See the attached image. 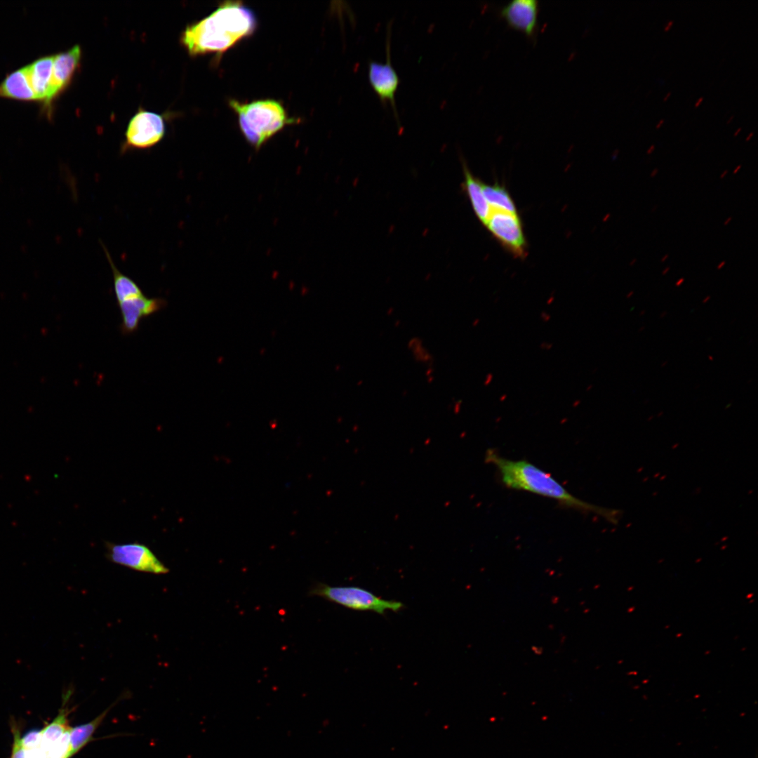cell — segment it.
Instances as JSON below:
<instances>
[{
	"label": "cell",
	"instance_id": "obj_1",
	"mask_svg": "<svg viewBox=\"0 0 758 758\" xmlns=\"http://www.w3.org/2000/svg\"><path fill=\"white\" fill-rule=\"evenodd\" d=\"M256 27L257 19L251 8L240 1H226L187 27L180 42L192 56L220 53L252 34Z\"/></svg>",
	"mask_w": 758,
	"mask_h": 758
},
{
	"label": "cell",
	"instance_id": "obj_2",
	"mask_svg": "<svg viewBox=\"0 0 758 758\" xmlns=\"http://www.w3.org/2000/svg\"><path fill=\"white\" fill-rule=\"evenodd\" d=\"M485 460L496 467L501 481L510 488L521 490L557 500L562 505L616 521L617 512L599 507L574 496L550 474L525 460H511L488 449Z\"/></svg>",
	"mask_w": 758,
	"mask_h": 758
},
{
	"label": "cell",
	"instance_id": "obj_3",
	"mask_svg": "<svg viewBox=\"0 0 758 758\" xmlns=\"http://www.w3.org/2000/svg\"><path fill=\"white\" fill-rule=\"evenodd\" d=\"M230 105L237 114L244 136L256 149L293 122L283 105L274 100H258L247 103L232 100Z\"/></svg>",
	"mask_w": 758,
	"mask_h": 758
},
{
	"label": "cell",
	"instance_id": "obj_4",
	"mask_svg": "<svg viewBox=\"0 0 758 758\" xmlns=\"http://www.w3.org/2000/svg\"><path fill=\"white\" fill-rule=\"evenodd\" d=\"M308 594L322 597L352 610L373 611L380 615H385L387 610L397 613L405 607L401 601L384 599L357 586H331L317 583L310 588Z\"/></svg>",
	"mask_w": 758,
	"mask_h": 758
},
{
	"label": "cell",
	"instance_id": "obj_5",
	"mask_svg": "<svg viewBox=\"0 0 758 758\" xmlns=\"http://www.w3.org/2000/svg\"><path fill=\"white\" fill-rule=\"evenodd\" d=\"M72 691L63 694L62 705L57 716L41 729V747L45 758H71L70 729L68 706Z\"/></svg>",
	"mask_w": 758,
	"mask_h": 758
},
{
	"label": "cell",
	"instance_id": "obj_6",
	"mask_svg": "<svg viewBox=\"0 0 758 758\" xmlns=\"http://www.w3.org/2000/svg\"><path fill=\"white\" fill-rule=\"evenodd\" d=\"M107 557L114 563L138 571L154 574H166L168 568L146 545L133 543L106 545Z\"/></svg>",
	"mask_w": 758,
	"mask_h": 758
},
{
	"label": "cell",
	"instance_id": "obj_7",
	"mask_svg": "<svg viewBox=\"0 0 758 758\" xmlns=\"http://www.w3.org/2000/svg\"><path fill=\"white\" fill-rule=\"evenodd\" d=\"M165 134L161 115L140 109L130 120L126 133L124 148L147 149L157 145Z\"/></svg>",
	"mask_w": 758,
	"mask_h": 758
},
{
	"label": "cell",
	"instance_id": "obj_8",
	"mask_svg": "<svg viewBox=\"0 0 758 758\" xmlns=\"http://www.w3.org/2000/svg\"><path fill=\"white\" fill-rule=\"evenodd\" d=\"M485 225L500 244L514 256L526 255V243L517 213L491 210Z\"/></svg>",
	"mask_w": 758,
	"mask_h": 758
},
{
	"label": "cell",
	"instance_id": "obj_9",
	"mask_svg": "<svg viewBox=\"0 0 758 758\" xmlns=\"http://www.w3.org/2000/svg\"><path fill=\"white\" fill-rule=\"evenodd\" d=\"M368 79L369 84L378 97L380 102L385 105L389 103L392 109L397 122L398 114L396 107L395 94L398 89L400 79L395 69L392 65L390 58V27L388 29L387 38L386 40V58L384 62L370 60L368 63Z\"/></svg>",
	"mask_w": 758,
	"mask_h": 758
},
{
	"label": "cell",
	"instance_id": "obj_10",
	"mask_svg": "<svg viewBox=\"0 0 758 758\" xmlns=\"http://www.w3.org/2000/svg\"><path fill=\"white\" fill-rule=\"evenodd\" d=\"M81 58V49L76 45L69 50L54 55L50 89L42 108L48 117L53 102L70 84L77 71Z\"/></svg>",
	"mask_w": 758,
	"mask_h": 758
},
{
	"label": "cell",
	"instance_id": "obj_11",
	"mask_svg": "<svg viewBox=\"0 0 758 758\" xmlns=\"http://www.w3.org/2000/svg\"><path fill=\"white\" fill-rule=\"evenodd\" d=\"M121 324L122 334L131 335L138 331L142 319L149 317L167 305V301L161 298H148L145 295L124 301L118 304Z\"/></svg>",
	"mask_w": 758,
	"mask_h": 758
},
{
	"label": "cell",
	"instance_id": "obj_12",
	"mask_svg": "<svg viewBox=\"0 0 758 758\" xmlns=\"http://www.w3.org/2000/svg\"><path fill=\"white\" fill-rule=\"evenodd\" d=\"M539 3L536 0H512L500 14L510 27L533 36L537 29Z\"/></svg>",
	"mask_w": 758,
	"mask_h": 758
},
{
	"label": "cell",
	"instance_id": "obj_13",
	"mask_svg": "<svg viewBox=\"0 0 758 758\" xmlns=\"http://www.w3.org/2000/svg\"><path fill=\"white\" fill-rule=\"evenodd\" d=\"M0 98L22 102H36L26 65L7 74L0 83Z\"/></svg>",
	"mask_w": 758,
	"mask_h": 758
},
{
	"label": "cell",
	"instance_id": "obj_14",
	"mask_svg": "<svg viewBox=\"0 0 758 758\" xmlns=\"http://www.w3.org/2000/svg\"><path fill=\"white\" fill-rule=\"evenodd\" d=\"M54 55L41 56L29 65L27 69L36 102L44 105L48 95Z\"/></svg>",
	"mask_w": 758,
	"mask_h": 758
},
{
	"label": "cell",
	"instance_id": "obj_15",
	"mask_svg": "<svg viewBox=\"0 0 758 758\" xmlns=\"http://www.w3.org/2000/svg\"><path fill=\"white\" fill-rule=\"evenodd\" d=\"M464 187L472 207L478 219L485 225L491 212L482 190V182L474 177L463 162Z\"/></svg>",
	"mask_w": 758,
	"mask_h": 758
},
{
	"label": "cell",
	"instance_id": "obj_16",
	"mask_svg": "<svg viewBox=\"0 0 758 758\" xmlns=\"http://www.w3.org/2000/svg\"><path fill=\"white\" fill-rule=\"evenodd\" d=\"M102 246L112 272L114 293L117 304L144 295L142 289L133 279L117 269L107 249L102 244Z\"/></svg>",
	"mask_w": 758,
	"mask_h": 758
},
{
	"label": "cell",
	"instance_id": "obj_17",
	"mask_svg": "<svg viewBox=\"0 0 758 758\" xmlns=\"http://www.w3.org/2000/svg\"><path fill=\"white\" fill-rule=\"evenodd\" d=\"M111 708L112 706L106 709L89 722L71 727L70 745L72 757L77 754L93 739V733Z\"/></svg>",
	"mask_w": 758,
	"mask_h": 758
},
{
	"label": "cell",
	"instance_id": "obj_18",
	"mask_svg": "<svg viewBox=\"0 0 758 758\" xmlns=\"http://www.w3.org/2000/svg\"><path fill=\"white\" fill-rule=\"evenodd\" d=\"M484 197L491 210H501L517 213L510 194L503 186L485 185L482 182Z\"/></svg>",
	"mask_w": 758,
	"mask_h": 758
},
{
	"label": "cell",
	"instance_id": "obj_19",
	"mask_svg": "<svg viewBox=\"0 0 758 758\" xmlns=\"http://www.w3.org/2000/svg\"><path fill=\"white\" fill-rule=\"evenodd\" d=\"M11 730L13 742L11 758H26L20 741V731L15 722L11 723Z\"/></svg>",
	"mask_w": 758,
	"mask_h": 758
},
{
	"label": "cell",
	"instance_id": "obj_20",
	"mask_svg": "<svg viewBox=\"0 0 758 758\" xmlns=\"http://www.w3.org/2000/svg\"><path fill=\"white\" fill-rule=\"evenodd\" d=\"M553 347V343L550 342H542L540 345V348L543 350H550Z\"/></svg>",
	"mask_w": 758,
	"mask_h": 758
},
{
	"label": "cell",
	"instance_id": "obj_21",
	"mask_svg": "<svg viewBox=\"0 0 758 758\" xmlns=\"http://www.w3.org/2000/svg\"><path fill=\"white\" fill-rule=\"evenodd\" d=\"M540 317L543 322H548L551 319V315L546 311L541 312Z\"/></svg>",
	"mask_w": 758,
	"mask_h": 758
},
{
	"label": "cell",
	"instance_id": "obj_22",
	"mask_svg": "<svg viewBox=\"0 0 758 758\" xmlns=\"http://www.w3.org/2000/svg\"><path fill=\"white\" fill-rule=\"evenodd\" d=\"M493 379V375L491 373H488L485 377V380H484V386L489 385L491 384V383L492 382Z\"/></svg>",
	"mask_w": 758,
	"mask_h": 758
},
{
	"label": "cell",
	"instance_id": "obj_23",
	"mask_svg": "<svg viewBox=\"0 0 758 758\" xmlns=\"http://www.w3.org/2000/svg\"><path fill=\"white\" fill-rule=\"evenodd\" d=\"M673 20H669L663 28L664 31H668L673 25Z\"/></svg>",
	"mask_w": 758,
	"mask_h": 758
},
{
	"label": "cell",
	"instance_id": "obj_24",
	"mask_svg": "<svg viewBox=\"0 0 758 758\" xmlns=\"http://www.w3.org/2000/svg\"><path fill=\"white\" fill-rule=\"evenodd\" d=\"M654 149H655V145H651V146L649 147V149H647V151H646V154H651V153H652V152H653L654 151Z\"/></svg>",
	"mask_w": 758,
	"mask_h": 758
},
{
	"label": "cell",
	"instance_id": "obj_25",
	"mask_svg": "<svg viewBox=\"0 0 758 758\" xmlns=\"http://www.w3.org/2000/svg\"><path fill=\"white\" fill-rule=\"evenodd\" d=\"M684 278L681 277V278L679 279H678V280H677V281L675 282V286H681V284H683V282H684Z\"/></svg>",
	"mask_w": 758,
	"mask_h": 758
},
{
	"label": "cell",
	"instance_id": "obj_26",
	"mask_svg": "<svg viewBox=\"0 0 758 758\" xmlns=\"http://www.w3.org/2000/svg\"><path fill=\"white\" fill-rule=\"evenodd\" d=\"M703 100V97H700V98H698V100H696V103H695V105H694V106H695V107H698V106H699V105H700V104L702 103Z\"/></svg>",
	"mask_w": 758,
	"mask_h": 758
},
{
	"label": "cell",
	"instance_id": "obj_27",
	"mask_svg": "<svg viewBox=\"0 0 758 758\" xmlns=\"http://www.w3.org/2000/svg\"><path fill=\"white\" fill-rule=\"evenodd\" d=\"M658 173V169L657 168H656L651 171V173L650 174V176L651 178H654L655 176L657 175Z\"/></svg>",
	"mask_w": 758,
	"mask_h": 758
},
{
	"label": "cell",
	"instance_id": "obj_28",
	"mask_svg": "<svg viewBox=\"0 0 758 758\" xmlns=\"http://www.w3.org/2000/svg\"><path fill=\"white\" fill-rule=\"evenodd\" d=\"M725 264H726V261H725V260H723V261H722V262H719V263L718 264V265L717 266V270H721V269H722V267H724V266L725 265Z\"/></svg>",
	"mask_w": 758,
	"mask_h": 758
},
{
	"label": "cell",
	"instance_id": "obj_29",
	"mask_svg": "<svg viewBox=\"0 0 758 758\" xmlns=\"http://www.w3.org/2000/svg\"><path fill=\"white\" fill-rule=\"evenodd\" d=\"M663 123H664V119H660V121L656 125V128H659L663 125Z\"/></svg>",
	"mask_w": 758,
	"mask_h": 758
},
{
	"label": "cell",
	"instance_id": "obj_30",
	"mask_svg": "<svg viewBox=\"0 0 758 758\" xmlns=\"http://www.w3.org/2000/svg\"><path fill=\"white\" fill-rule=\"evenodd\" d=\"M741 167H742V165H740H740H738V166H736V168H734V170H733V174H736V173H737L738 172V171H739V170H740V169L741 168Z\"/></svg>",
	"mask_w": 758,
	"mask_h": 758
},
{
	"label": "cell",
	"instance_id": "obj_31",
	"mask_svg": "<svg viewBox=\"0 0 758 758\" xmlns=\"http://www.w3.org/2000/svg\"><path fill=\"white\" fill-rule=\"evenodd\" d=\"M507 395L506 394H502V395H501V396H500V397H499V400H500V401H505V399H507Z\"/></svg>",
	"mask_w": 758,
	"mask_h": 758
},
{
	"label": "cell",
	"instance_id": "obj_32",
	"mask_svg": "<svg viewBox=\"0 0 758 758\" xmlns=\"http://www.w3.org/2000/svg\"><path fill=\"white\" fill-rule=\"evenodd\" d=\"M731 220H732V218H731V217H729V218H727L726 219V220H725V221L724 222V225H729V223H730V222L731 221Z\"/></svg>",
	"mask_w": 758,
	"mask_h": 758
},
{
	"label": "cell",
	"instance_id": "obj_33",
	"mask_svg": "<svg viewBox=\"0 0 758 758\" xmlns=\"http://www.w3.org/2000/svg\"><path fill=\"white\" fill-rule=\"evenodd\" d=\"M670 267H665V269H664V270H663V272H662V274H663V275H665V274H667L668 273V272L670 271Z\"/></svg>",
	"mask_w": 758,
	"mask_h": 758
},
{
	"label": "cell",
	"instance_id": "obj_34",
	"mask_svg": "<svg viewBox=\"0 0 758 758\" xmlns=\"http://www.w3.org/2000/svg\"><path fill=\"white\" fill-rule=\"evenodd\" d=\"M753 135H754V133H753V132H750V133H749V134H748V135H747V137H746V138H745V141H749V140H750V138H752V137L753 136Z\"/></svg>",
	"mask_w": 758,
	"mask_h": 758
},
{
	"label": "cell",
	"instance_id": "obj_35",
	"mask_svg": "<svg viewBox=\"0 0 758 758\" xmlns=\"http://www.w3.org/2000/svg\"><path fill=\"white\" fill-rule=\"evenodd\" d=\"M727 174H728V170H725V171H723V172H722V174L720 175V178H721V179H723V178H724V177H725V176H726V175Z\"/></svg>",
	"mask_w": 758,
	"mask_h": 758
},
{
	"label": "cell",
	"instance_id": "obj_36",
	"mask_svg": "<svg viewBox=\"0 0 758 758\" xmlns=\"http://www.w3.org/2000/svg\"><path fill=\"white\" fill-rule=\"evenodd\" d=\"M671 95V92H668L663 98V101H666Z\"/></svg>",
	"mask_w": 758,
	"mask_h": 758
},
{
	"label": "cell",
	"instance_id": "obj_37",
	"mask_svg": "<svg viewBox=\"0 0 758 758\" xmlns=\"http://www.w3.org/2000/svg\"><path fill=\"white\" fill-rule=\"evenodd\" d=\"M637 262V258H633L629 263L630 266H633Z\"/></svg>",
	"mask_w": 758,
	"mask_h": 758
},
{
	"label": "cell",
	"instance_id": "obj_38",
	"mask_svg": "<svg viewBox=\"0 0 758 758\" xmlns=\"http://www.w3.org/2000/svg\"><path fill=\"white\" fill-rule=\"evenodd\" d=\"M741 130H742V128H740V127L737 128V130L734 132L733 135L734 136L738 135V134L741 131Z\"/></svg>",
	"mask_w": 758,
	"mask_h": 758
},
{
	"label": "cell",
	"instance_id": "obj_39",
	"mask_svg": "<svg viewBox=\"0 0 758 758\" xmlns=\"http://www.w3.org/2000/svg\"><path fill=\"white\" fill-rule=\"evenodd\" d=\"M668 257H669V255H668V254H665V255H664V256H663V258H661V260H660V261H661L662 262H665V260H667V259L668 258Z\"/></svg>",
	"mask_w": 758,
	"mask_h": 758
},
{
	"label": "cell",
	"instance_id": "obj_40",
	"mask_svg": "<svg viewBox=\"0 0 758 758\" xmlns=\"http://www.w3.org/2000/svg\"><path fill=\"white\" fill-rule=\"evenodd\" d=\"M580 400H579V399H576V401H575L573 402V406H578V405L580 404Z\"/></svg>",
	"mask_w": 758,
	"mask_h": 758
},
{
	"label": "cell",
	"instance_id": "obj_41",
	"mask_svg": "<svg viewBox=\"0 0 758 758\" xmlns=\"http://www.w3.org/2000/svg\"><path fill=\"white\" fill-rule=\"evenodd\" d=\"M710 295H708V296H706V297H705V298H704V299L703 300V303H706V302H707V301H709V300H710Z\"/></svg>",
	"mask_w": 758,
	"mask_h": 758
},
{
	"label": "cell",
	"instance_id": "obj_42",
	"mask_svg": "<svg viewBox=\"0 0 758 758\" xmlns=\"http://www.w3.org/2000/svg\"><path fill=\"white\" fill-rule=\"evenodd\" d=\"M479 323V319H475V320L474 321V322L472 323V326H477V324H478Z\"/></svg>",
	"mask_w": 758,
	"mask_h": 758
},
{
	"label": "cell",
	"instance_id": "obj_43",
	"mask_svg": "<svg viewBox=\"0 0 758 758\" xmlns=\"http://www.w3.org/2000/svg\"><path fill=\"white\" fill-rule=\"evenodd\" d=\"M592 387H593V385L590 384V385H587V387H586L585 390H586L587 392H589L590 390H591L592 389Z\"/></svg>",
	"mask_w": 758,
	"mask_h": 758
},
{
	"label": "cell",
	"instance_id": "obj_44",
	"mask_svg": "<svg viewBox=\"0 0 758 758\" xmlns=\"http://www.w3.org/2000/svg\"><path fill=\"white\" fill-rule=\"evenodd\" d=\"M633 294H634V292L632 291H631L627 294L626 298H630Z\"/></svg>",
	"mask_w": 758,
	"mask_h": 758
},
{
	"label": "cell",
	"instance_id": "obj_45",
	"mask_svg": "<svg viewBox=\"0 0 758 758\" xmlns=\"http://www.w3.org/2000/svg\"><path fill=\"white\" fill-rule=\"evenodd\" d=\"M733 117H734V116H733V115H731V117H730L729 118V119H728V120L726 121V124H729V123H730V122H731V121L733 120Z\"/></svg>",
	"mask_w": 758,
	"mask_h": 758
},
{
	"label": "cell",
	"instance_id": "obj_46",
	"mask_svg": "<svg viewBox=\"0 0 758 758\" xmlns=\"http://www.w3.org/2000/svg\"><path fill=\"white\" fill-rule=\"evenodd\" d=\"M667 314V312H663V313H662V314H661V315H660V317H661V318H662V317H664L665 316V314Z\"/></svg>",
	"mask_w": 758,
	"mask_h": 758
},
{
	"label": "cell",
	"instance_id": "obj_47",
	"mask_svg": "<svg viewBox=\"0 0 758 758\" xmlns=\"http://www.w3.org/2000/svg\"><path fill=\"white\" fill-rule=\"evenodd\" d=\"M708 358L710 361H713V357L712 356H708Z\"/></svg>",
	"mask_w": 758,
	"mask_h": 758
},
{
	"label": "cell",
	"instance_id": "obj_48",
	"mask_svg": "<svg viewBox=\"0 0 758 758\" xmlns=\"http://www.w3.org/2000/svg\"><path fill=\"white\" fill-rule=\"evenodd\" d=\"M644 313H645V310H643L641 313H639V314L643 315Z\"/></svg>",
	"mask_w": 758,
	"mask_h": 758
}]
</instances>
